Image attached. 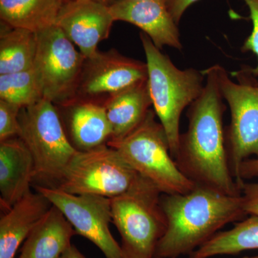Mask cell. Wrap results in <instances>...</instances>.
I'll use <instances>...</instances> for the list:
<instances>
[{
    "instance_id": "obj_18",
    "label": "cell",
    "mask_w": 258,
    "mask_h": 258,
    "mask_svg": "<svg viewBox=\"0 0 258 258\" xmlns=\"http://www.w3.org/2000/svg\"><path fill=\"white\" fill-rule=\"evenodd\" d=\"M76 235L62 212L52 205L24 242L19 258H60Z\"/></svg>"
},
{
    "instance_id": "obj_14",
    "label": "cell",
    "mask_w": 258,
    "mask_h": 258,
    "mask_svg": "<svg viewBox=\"0 0 258 258\" xmlns=\"http://www.w3.org/2000/svg\"><path fill=\"white\" fill-rule=\"evenodd\" d=\"M68 137L79 152L107 145L111 139V127L106 108L96 102L74 100L57 106Z\"/></svg>"
},
{
    "instance_id": "obj_9",
    "label": "cell",
    "mask_w": 258,
    "mask_h": 258,
    "mask_svg": "<svg viewBox=\"0 0 258 258\" xmlns=\"http://www.w3.org/2000/svg\"><path fill=\"white\" fill-rule=\"evenodd\" d=\"M217 68L220 91L231 113L230 124L226 134L229 162L239 185L242 163L252 156L258 159V84L254 81H246L239 72L235 76L242 80L240 83L234 82L223 67L217 64Z\"/></svg>"
},
{
    "instance_id": "obj_5",
    "label": "cell",
    "mask_w": 258,
    "mask_h": 258,
    "mask_svg": "<svg viewBox=\"0 0 258 258\" xmlns=\"http://www.w3.org/2000/svg\"><path fill=\"white\" fill-rule=\"evenodd\" d=\"M19 137L28 148L35 163L33 181L55 188L66 167L79 151L68 137L58 108L42 98L21 108Z\"/></svg>"
},
{
    "instance_id": "obj_10",
    "label": "cell",
    "mask_w": 258,
    "mask_h": 258,
    "mask_svg": "<svg viewBox=\"0 0 258 258\" xmlns=\"http://www.w3.org/2000/svg\"><path fill=\"white\" fill-rule=\"evenodd\" d=\"M58 208L79 235L93 242L106 258H123L121 247L110 231L111 200L91 195H72L47 186H35Z\"/></svg>"
},
{
    "instance_id": "obj_7",
    "label": "cell",
    "mask_w": 258,
    "mask_h": 258,
    "mask_svg": "<svg viewBox=\"0 0 258 258\" xmlns=\"http://www.w3.org/2000/svg\"><path fill=\"white\" fill-rule=\"evenodd\" d=\"M138 176L119 152L107 144L78 152L55 188L72 195L112 199L127 191Z\"/></svg>"
},
{
    "instance_id": "obj_29",
    "label": "cell",
    "mask_w": 258,
    "mask_h": 258,
    "mask_svg": "<svg viewBox=\"0 0 258 258\" xmlns=\"http://www.w3.org/2000/svg\"><path fill=\"white\" fill-rule=\"evenodd\" d=\"M95 1L99 2V3H103V4L107 5H111L114 3L115 0H95Z\"/></svg>"
},
{
    "instance_id": "obj_15",
    "label": "cell",
    "mask_w": 258,
    "mask_h": 258,
    "mask_svg": "<svg viewBox=\"0 0 258 258\" xmlns=\"http://www.w3.org/2000/svg\"><path fill=\"white\" fill-rule=\"evenodd\" d=\"M35 174L31 153L20 137L0 142V204L5 212L31 191Z\"/></svg>"
},
{
    "instance_id": "obj_6",
    "label": "cell",
    "mask_w": 258,
    "mask_h": 258,
    "mask_svg": "<svg viewBox=\"0 0 258 258\" xmlns=\"http://www.w3.org/2000/svg\"><path fill=\"white\" fill-rule=\"evenodd\" d=\"M139 174L150 180L164 195L189 192L196 184L178 167L171 156L164 127L151 109L138 128L125 138L109 142Z\"/></svg>"
},
{
    "instance_id": "obj_26",
    "label": "cell",
    "mask_w": 258,
    "mask_h": 258,
    "mask_svg": "<svg viewBox=\"0 0 258 258\" xmlns=\"http://www.w3.org/2000/svg\"><path fill=\"white\" fill-rule=\"evenodd\" d=\"M198 1L200 0H166V4L171 16L175 20L176 24L179 25L186 10Z\"/></svg>"
},
{
    "instance_id": "obj_3",
    "label": "cell",
    "mask_w": 258,
    "mask_h": 258,
    "mask_svg": "<svg viewBox=\"0 0 258 258\" xmlns=\"http://www.w3.org/2000/svg\"><path fill=\"white\" fill-rule=\"evenodd\" d=\"M140 38L147 59L153 108L165 130L171 154L175 160L181 136V113L201 94L205 76L203 71L196 69H178L145 33H141Z\"/></svg>"
},
{
    "instance_id": "obj_16",
    "label": "cell",
    "mask_w": 258,
    "mask_h": 258,
    "mask_svg": "<svg viewBox=\"0 0 258 258\" xmlns=\"http://www.w3.org/2000/svg\"><path fill=\"white\" fill-rule=\"evenodd\" d=\"M52 207L46 197L30 191L5 212L0 219V258H15L20 244Z\"/></svg>"
},
{
    "instance_id": "obj_1",
    "label": "cell",
    "mask_w": 258,
    "mask_h": 258,
    "mask_svg": "<svg viewBox=\"0 0 258 258\" xmlns=\"http://www.w3.org/2000/svg\"><path fill=\"white\" fill-rule=\"evenodd\" d=\"M205 84L189 106L187 131L180 136L175 161L196 185L231 196L241 189L231 171L223 127L226 106L219 86L217 64L203 71Z\"/></svg>"
},
{
    "instance_id": "obj_11",
    "label": "cell",
    "mask_w": 258,
    "mask_h": 258,
    "mask_svg": "<svg viewBox=\"0 0 258 258\" xmlns=\"http://www.w3.org/2000/svg\"><path fill=\"white\" fill-rule=\"evenodd\" d=\"M148 79L147 62L121 55L114 49L98 50L86 57L75 100L105 102Z\"/></svg>"
},
{
    "instance_id": "obj_2",
    "label": "cell",
    "mask_w": 258,
    "mask_h": 258,
    "mask_svg": "<svg viewBox=\"0 0 258 258\" xmlns=\"http://www.w3.org/2000/svg\"><path fill=\"white\" fill-rule=\"evenodd\" d=\"M161 204L167 229L154 257L189 255L227 224L247 216L242 195L231 196L199 185L189 192L162 194Z\"/></svg>"
},
{
    "instance_id": "obj_21",
    "label": "cell",
    "mask_w": 258,
    "mask_h": 258,
    "mask_svg": "<svg viewBox=\"0 0 258 258\" xmlns=\"http://www.w3.org/2000/svg\"><path fill=\"white\" fill-rule=\"evenodd\" d=\"M237 222L232 229L220 231L189 254V258H210L258 249V215Z\"/></svg>"
},
{
    "instance_id": "obj_30",
    "label": "cell",
    "mask_w": 258,
    "mask_h": 258,
    "mask_svg": "<svg viewBox=\"0 0 258 258\" xmlns=\"http://www.w3.org/2000/svg\"><path fill=\"white\" fill-rule=\"evenodd\" d=\"M154 258H158V257H154ZM242 258H258V255L252 256V257H243Z\"/></svg>"
},
{
    "instance_id": "obj_17",
    "label": "cell",
    "mask_w": 258,
    "mask_h": 258,
    "mask_svg": "<svg viewBox=\"0 0 258 258\" xmlns=\"http://www.w3.org/2000/svg\"><path fill=\"white\" fill-rule=\"evenodd\" d=\"M103 106L111 127L109 142L125 138L143 123L152 106L147 80L111 97Z\"/></svg>"
},
{
    "instance_id": "obj_24",
    "label": "cell",
    "mask_w": 258,
    "mask_h": 258,
    "mask_svg": "<svg viewBox=\"0 0 258 258\" xmlns=\"http://www.w3.org/2000/svg\"><path fill=\"white\" fill-rule=\"evenodd\" d=\"M248 7L250 18L252 23V30L250 35L246 39L242 50L243 52H252L257 58V64L254 69L245 70V72L249 76L256 79L258 84V0H242Z\"/></svg>"
},
{
    "instance_id": "obj_25",
    "label": "cell",
    "mask_w": 258,
    "mask_h": 258,
    "mask_svg": "<svg viewBox=\"0 0 258 258\" xmlns=\"http://www.w3.org/2000/svg\"><path fill=\"white\" fill-rule=\"evenodd\" d=\"M243 208L247 215H258V180L244 182L241 187Z\"/></svg>"
},
{
    "instance_id": "obj_19",
    "label": "cell",
    "mask_w": 258,
    "mask_h": 258,
    "mask_svg": "<svg viewBox=\"0 0 258 258\" xmlns=\"http://www.w3.org/2000/svg\"><path fill=\"white\" fill-rule=\"evenodd\" d=\"M66 0H0L2 21L13 28L41 31L55 25Z\"/></svg>"
},
{
    "instance_id": "obj_23",
    "label": "cell",
    "mask_w": 258,
    "mask_h": 258,
    "mask_svg": "<svg viewBox=\"0 0 258 258\" xmlns=\"http://www.w3.org/2000/svg\"><path fill=\"white\" fill-rule=\"evenodd\" d=\"M21 108L14 103L0 100V142L19 137Z\"/></svg>"
},
{
    "instance_id": "obj_12",
    "label": "cell",
    "mask_w": 258,
    "mask_h": 258,
    "mask_svg": "<svg viewBox=\"0 0 258 258\" xmlns=\"http://www.w3.org/2000/svg\"><path fill=\"white\" fill-rule=\"evenodd\" d=\"M115 20L109 5L95 0H66L55 25L86 57L109 37Z\"/></svg>"
},
{
    "instance_id": "obj_8",
    "label": "cell",
    "mask_w": 258,
    "mask_h": 258,
    "mask_svg": "<svg viewBox=\"0 0 258 258\" xmlns=\"http://www.w3.org/2000/svg\"><path fill=\"white\" fill-rule=\"evenodd\" d=\"M33 69L42 96L56 106L74 101L86 57L55 25L36 32Z\"/></svg>"
},
{
    "instance_id": "obj_27",
    "label": "cell",
    "mask_w": 258,
    "mask_h": 258,
    "mask_svg": "<svg viewBox=\"0 0 258 258\" xmlns=\"http://www.w3.org/2000/svg\"><path fill=\"white\" fill-rule=\"evenodd\" d=\"M258 178V159H249L242 163L239 174L240 188L245 180Z\"/></svg>"
},
{
    "instance_id": "obj_28",
    "label": "cell",
    "mask_w": 258,
    "mask_h": 258,
    "mask_svg": "<svg viewBox=\"0 0 258 258\" xmlns=\"http://www.w3.org/2000/svg\"><path fill=\"white\" fill-rule=\"evenodd\" d=\"M60 258H86L81 252L79 249L74 245L71 244V247H69L63 254L61 256Z\"/></svg>"
},
{
    "instance_id": "obj_20",
    "label": "cell",
    "mask_w": 258,
    "mask_h": 258,
    "mask_svg": "<svg viewBox=\"0 0 258 258\" xmlns=\"http://www.w3.org/2000/svg\"><path fill=\"white\" fill-rule=\"evenodd\" d=\"M37 48L36 32L13 28L2 21L0 34V75L32 69Z\"/></svg>"
},
{
    "instance_id": "obj_22",
    "label": "cell",
    "mask_w": 258,
    "mask_h": 258,
    "mask_svg": "<svg viewBox=\"0 0 258 258\" xmlns=\"http://www.w3.org/2000/svg\"><path fill=\"white\" fill-rule=\"evenodd\" d=\"M43 98L33 67L27 71L0 75V100L23 108Z\"/></svg>"
},
{
    "instance_id": "obj_13",
    "label": "cell",
    "mask_w": 258,
    "mask_h": 258,
    "mask_svg": "<svg viewBox=\"0 0 258 258\" xmlns=\"http://www.w3.org/2000/svg\"><path fill=\"white\" fill-rule=\"evenodd\" d=\"M109 7L115 22L138 27L160 50L164 46L182 48L178 25L166 0H115Z\"/></svg>"
},
{
    "instance_id": "obj_4",
    "label": "cell",
    "mask_w": 258,
    "mask_h": 258,
    "mask_svg": "<svg viewBox=\"0 0 258 258\" xmlns=\"http://www.w3.org/2000/svg\"><path fill=\"white\" fill-rule=\"evenodd\" d=\"M161 195L154 183L139 174L127 191L111 199L112 222L121 238L123 258L154 257L167 229Z\"/></svg>"
}]
</instances>
